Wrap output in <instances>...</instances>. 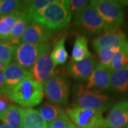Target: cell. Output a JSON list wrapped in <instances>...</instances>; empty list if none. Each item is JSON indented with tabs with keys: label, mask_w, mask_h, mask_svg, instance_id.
I'll return each instance as SVG.
<instances>
[{
	"label": "cell",
	"mask_w": 128,
	"mask_h": 128,
	"mask_svg": "<svg viewBox=\"0 0 128 128\" xmlns=\"http://www.w3.org/2000/svg\"><path fill=\"white\" fill-rule=\"evenodd\" d=\"M71 18L69 1L53 0L51 3L32 16L30 23L39 24L54 31L66 27Z\"/></svg>",
	"instance_id": "cell-1"
},
{
	"label": "cell",
	"mask_w": 128,
	"mask_h": 128,
	"mask_svg": "<svg viewBox=\"0 0 128 128\" xmlns=\"http://www.w3.org/2000/svg\"><path fill=\"white\" fill-rule=\"evenodd\" d=\"M5 94L13 103L24 108L41 104L44 96L43 85L32 78L24 80Z\"/></svg>",
	"instance_id": "cell-2"
},
{
	"label": "cell",
	"mask_w": 128,
	"mask_h": 128,
	"mask_svg": "<svg viewBox=\"0 0 128 128\" xmlns=\"http://www.w3.org/2000/svg\"><path fill=\"white\" fill-rule=\"evenodd\" d=\"M73 107L96 110L103 112L110 108L111 102L109 96L99 90H90L82 84L74 85L72 89Z\"/></svg>",
	"instance_id": "cell-3"
},
{
	"label": "cell",
	"mask_w": 128,
	"mask_h": 128,
	"mask_svg": "<svg viewBox=\"0 0 128 128\" xmlns=\"http://www.w3.org/2000/svg\"><path fill=\"white\" fill-rule=\"evenodd\" d=\"M91 4L105 24L106 32L119 28L122 24L124 12L122 4L114 0H95Z\"/></svg>",
	"instance_id": "cell-4"
},
{
	"label": "cell",
	"mask_w": 128,
	"mask_h": 128,
	"mask_svg": "<svg viewBox=\"0 0 128 128\" xmlns=\"http://www.w3.org/2000/svg\"><path fill=\"white\" fill-rule=\"evenodd\" d=\"M74 25L80 32L87 35H101L106 32L105 24L91 2L74 19Z\"/></svg>",
	"instance_id": "cell-5"
},
{
	"label": "cell",
	"mask_w": 128,
	"mask_h": 128,
	"mask_svg": "<svg viewBox=\"0 0 128 128\" xmlns=\"http://www.w3.org/2000/svg\"><path fill=\"white\" fill-rule=\"evenodd\" d=\"M43 86L44 93L47 100L59 106L68 105L70 88L68 79L66 77L54 73Z\"/></svg>",
	"instance_id": "cell-6"
},
{
	"label": "cell",
	"mask_w": 128,
	"mask_h": 128,
	"mask_svg": "<svg viewBox=\"0 0 128 128\" xmlns=\"http://www.w3.org/2000/svg\"><path fill=\"white\" fill-rule=\"evenodd\" d=\"M65 112L70 122L79 128H102L105 121L102 112L96 110L72 107Z\"/></svg>",
	"instance_id": "cell-7"
},
{
	"label": "cell",
	"mask_w": 128,
	"mask_h": 128,
	"mask_svg": "<svg viewBox=\"0 0 128 128\" xmlns=\"http://www.w3.org/2000/svg\"><path fill=\"white\" fill-rule=\"evenodd\" d=\"M49 49L50 44L48 43L39 44L20 43L16 46L14 60L15 63L30 70L40 56Z\"/></svg>",
	"instance_id": "cell-8"
},
{
	"label": "cell",
	"mask_w": 128,
	"mask_h": 128,
	"mask_svg": "<svg viewBox=\"0 0 128 128\" xmlns=\"http://www.w3.org/2000/svg\"><path fill=\"white\" fill-rule=\"evenodd\" d=\"M128 42L126 34L121 29L115 28L104 32L92 41L95 50L102 48L117 50Z\"/></svg>",
	"instance_id": "cell-9"
},
{
	"label": "cell",
	"mask_w": 128,
	"mask_h": 128,
	"mask_svg": "<svg viewBox=\"0 0 128 128\" xmlns=\"http://www.w3.org/2000/svg\"><path fill=\"white\" fill-rule=\"evenodd\" d=\"M54 68L50 58V49L43 53L30 69L33 79L44 84L54 74Z\"/></svg>",
	"instance_id": "cell-10"
},
{
	"label": "cell",
	"mask_w": 128,
	"mask_h": 128,
	"mask_svg": "<svg viewBox=\"0 0 128 128\" xmlns=\"http://www.w3.org/2000/svg\"><path fill=\"white\" fill-rule=\"evenodd\" d=\"M54 31L39 24L31 22L27 25L21 43L26 44H47L53 38Z\"/></svg>",
	"instance_id": "cell-11"
},
{
	"label": "cell",
	"mask_w": 128,
	"mask_h": 128,
	"mask_svg": "<svg viewBox=\"0 0 128 128\" xmlns=\"http://www.w3.org/2000/svg\"><path fill=\"white\" fill-rule=\"evenodd\" d=\"M96 65L97 60L92 55L80 61H73L70 60L67 65L66 68L69 75L74 79L79 80H88L96 68Z\"/></svg>",
	"instance_id": "cell-12"
},
{
	"label": "cell",
	"mask_w": 128,
	"mask_h": 128,
	"mask_svg": "<svg viewBox=\"0 0 128 128\" xmlns=\"http://www.w3.org/2000/svg\"><path fill=\"white\" fill-rule=\"evenodd\" d=\"M128 124V100L118 102L112 108L102 128H125Z\"/></svg>",
	"instance_id": "cell-13"
},
{
	"label": "cell",
	"mask_w": 128,
	"mask_h": 128,
	"mask_svg": "<svg viewBox=\"0 0 128 128\" xmlns=\"http://www.w3.org/2000/svg\"><path fill=\"white\" fill-rule=\"evenodd\" d=\"M3 74L6 92L24 80L32 78L29 70L24 68L15 62L6 66L3 70Z\"/></svg>",
	"instance_id": "cell-14"
},
{
	"label": "cell",
	"mask_w": 128,
	"mask_h": 128,
	"mask_svg": "<svg viewBox=\"0 0 128 128\" xmlns=\"http://www.w3.org/2000/svg\"><path fill=\"white\" fill-rule=\"evenodd\" d=\"M111 71L109 68L101 65L100 63L96 65L91 76L88 79L86 88L96 90H105L110 89V78Z\"/></svg>",
	"instance_id": "cell-15"
},
{
	"label": "cell",
	"mask_w": 128,
	"mask_h": 128,
	"mask_svg": "<svg viewBox=\"0 0 128 128\" xmlns=\"http://www.w3.org/2000/svg\"><path fill=\"white\" fill-rule=\"evenodd\" d=\"M0 121L12 128H22V108L12 105L0 113Z\"/></svg>",
	"instance_id": "cell-16"
},
{
	"label": "cell",
	"mask_w": 128,
	"mask_h": 128,
	"mask_svg": "<svg viewBox=\"0 0 128 128\" xmlns=\"http://www.w3.org/2000/svg\"><path fill=\"white\" fill-rule=\"evenodd\" d=\"M47 124L36 109L22 108V128H47Z\"/></svg>",
	"instance_id": "cell-17"
},
{
	"label": "cell",
	"mask_w": 128,
	"mask_h": 128,
	"mask_svg": "<svg viewBox=\"0 0 128 128\" xmlns=\"http://www.w3.org/2000/svg\"><path fill=\"white\" fill-rule=\"evenodd\" d=\"M110 84V88L114 91L123 92L128 90V65L118 70L111 72Z\"/></svg>",
	"instance_id": "cell-18"
},
{
	"label": "cell",
	"mask_w": 128,
	"mask_h": 128,
	"mask_svg": "<svg viewBox=\"0 0 128 128\" xmlns=\"http://www.w3.org/2000/svg\"><path fill=\"white\" fill-rule=\"evenodd\" d=\"M29 22L26 16V14L24 9L14 24L6 42L13 46H16L19 44L21 43V39L23 36L24 32Z\"/></svg>",
	"instance_id": "cell-19"
},
{
	"label": "cell",
	"mask_w": 128,
	"mask_h": 128,
	"mask_svg": "<svg viewBox=\"0 0 128 128\" xmlns=\"http://www.w3.org/2000/svg\"><path fill=\"white\" fill-rule=\"evenodd\" d=\"M88 38L80 35L76 37L74 41L73 50L71 54V60L73 61H80L91 56V53L88 47Z\"/></svg>",
	"instance_id": "cell-20"
},
{
	"label": "cell",
	"mask_w": 128,
	"mask_h": 128,
	"mask_svg": "<svg viewBox=\"0 0 128 128\" xmlns=\"http://www.w3.org/2000/svg\"><path fill=\"white\" fill-rule=\"evenodd\" d=\"M37 110L47 124L66 114L60 106L50 103H44Z\"/></svg>",
	"instance_id": "cell-21"
},
{
	"label": "cell",
	"mask_w": 128,
	"mask_h": 128,
	"mask_svg": "<svg viewBox=\"0 0 128 128\" xmlns=\"http://www.w3.org/2000/svg\"><path fill=\"white\" fill-rule=\"evenodd\" d=\"M22 10L0 17V40L5 42L7 41L14 24Z\"/></svg>",
	"instance_id": "cell-22"
},
{
	"label": "cell",
	"mask_w": 128,
	"mask_h": 128,
	"mask_svg": "<svg viewBox=\"0 0 128 128\" xmlns=\"http://www.w3.org/2000/svg\"><path fill=\"white\" fill-rule=\"evenodd\" d=\"M65 41L66 36H64L56 43L50 51V58L55 67L65 64L68 58V54L65 46Z\"/></svg>",
	"instance_id": "cell-23"
},
{
	"label": "cell",
	"mask_w": 128,
	"mask_h": 128,
	"mask_svg": "<svg viewBox=\"0 0 128 128\" xmlns=\"http://www.w3.org/2000/svg\"><path fill=\"white\" fill-rule=\"evenodd\" d=\"M128 65V42L114 51L112 61L110 64V70L114 72Z\"/></svg>",
	"instance_id": "cell-24"
},
{
	"label": "cell",
	"mask_w": 128,
	"mask_h": 128,
	"mask_svg": "<svg viewBox=\"0 0 128 128\" xmlns=\"http://www.w3.org/2000/svg\"><path fill=\"white\" fill-rule=\"evenodd\" d=\"M25 6L26 1L0 0V17L22 10Z\"/></svg>",
	"instance_id": "cell-25"
},
{
	"label": "cell",
	"mask_w": 128,
	"mask_h": 128,
	"mask_svg": "<svg viewBox=\"0 0 128 128\" xmlns=\"http://www.w3.org/2000/svg\"><path fill=\"white\" fill-rule=\"evenodd\" d=\"M53 2V0H33V1H26V6L24 11L26 14L28 22L30 23V19L32 16L41 9H43L46 6L49 4Z\"/></svg>",
	"instance_id": "cell-26"
},
{
	"label": "cell",
	"mask_w": 128,
	"mask_h": 128,
	"mask_svg": "<svg viewBox=\"0 0 128 128\" xmlns=\"http://www.w3.org/2000/svg\"><path fill=\"white\" fill-rule=\"evenodd\" d=\"M16 46L0 40V59L4 61L6 66L11 64L14 59Z\"/></svg>",
	"instance_id": "cell-27"
},
{
	"label": "cell",
	"mask_w": 128,
	"mask_h": 128,
	"mask_svg": "<svg viewBox=\"0 0 128 128\" xmlns=\"http://www.w3.org/2000/svg\"><path fill=\"white\" fill-rule=\"evenodd\" d=\"M115 50H116L106 49V48H102V49L96 50L98 53V55L99 56L100 64L102 65L103 66L110 69V64H111L112 58Z\"/></svg>",
	"instance_id": "cell-28"
},
{
	"label": "cell",
	"mask_w": 128,
	"mask_h": 128,
	"mask_svg": "<svg viewBox=\"0 0 128 128\" xmlns=\"http://www.w3.org/2000/svg\"><path fill=\"white\" fill-rule=\"evenodd\" d=\"M90 2L88 0H70L69 6L72 16H77L85 9Z\"/></svg>",
	"instance_id": "cell-29"
},
{
	"label": "cell",
	"mask_w": 128,
	"mask_h": 128,
	"mask_svg": "<svg viewBox=\"0 0 128 128\" xmlns=\"http://www.w3.org/2000/svg\"><path fill=\"white\" fill-rule=\"evenodd\" d=\"M70 122H71L67 114H65L58 119L55 120L48 123L47 128H68Z\"/></svg>",
	"instance_id": "cell-30"
},
{
	"label": "cell",
	"mask_w": 128,
	"mask_h": 128,
	"mask_svg": "<svg viewBox=\"0 0 128 128\" xmlns=\"http://www.w3.org/2000/svg\"><path fill=\"white\" fill-rule=\"evenodd\" d=\"M12 105H14V103L9 100L5 93L0 94V113Z\"/></svg>",
	"instance_id": "cell-31"
},
{
	"label": "cell",
	"mask_w": 128,
	"mask_h": 128,
	"mask_svg": "<svg viewBox=\"0 0 128 128\" xmlns=\"http://www.w3.org/2000/svg\"><path fill=\"white\" fill-rule=\"evenodd\" d=\"M2 93H6V90H5L4 78L3 71L0 70V94Z\"/></svg>",
	"instance_id": "cell-32"
},
{
	"label": "cell",
	"mask_w": 128,
	"mask_h": 128,
	"mask_svg": "<svg viewBox=\"0 0 128 128\" xmlns=\"http://www.w3.org/2000/svg\"><path fill=\"white\" fill-rule=\"evenodd\" d=\"M6 64H5L4 61H2V60L0 59V70L1 71H3L4 69L6 68Z\"/></svg>",
	"instance_id": "cell-33"
},
{
	"label": "cell",
	"mask_w": 128,
	"mask_h": 128,
	"mask_svg": "<svg viewBox=\"0 0 128 128\" xmlns=\"http://www.w3.org/2000/svg\"><path fill=\"white\" fill-rule=\"evenodd\" d=\"M0 128H12L11 127H9L8 125L5 124L4 123H0Z\"/></svg>",
	"instance_id": "cell-34"
},
{
	"label": "cell",
	"mask_w": 128,
	"mask_h": 128,
	"mask_svg": "<svg viewBox=\"0 0 128 128\" xmlns=\"http://www.w3.org/2000/svg\"><path fill=\"white\" fill-rule=\"evenodd\" d=\"M68 128H78V127H76L74 124H73L72 122H70V124L68 125Z\"/></svg>",
	"instance_id": "cell-35"
},
{
	"label": "cell",
	"mask_w": 128,
	"mask_h": 128,
	"mask_svg": "<svg viewBox=\"0 0 128 128\" xmlns=\"http://www.w3.org/2000/svg\"><path fill=\"white\" fill-rule=\"evenodd\" d=\"M125 128H128V124L126 126V127H125Z\"/></svg>",
	"instance_id": "cell-36"
},
{
	"label": "cell",
	"mask_w": 128,
	"mask_h": 128,
	"mask_svg": "<svg viewBox=\"0 0 128 128\" xmlns=\"http://www.w3.org/2000/svg\"></svg>",
	"instance_id": "cell-37"
}]
</instances>
